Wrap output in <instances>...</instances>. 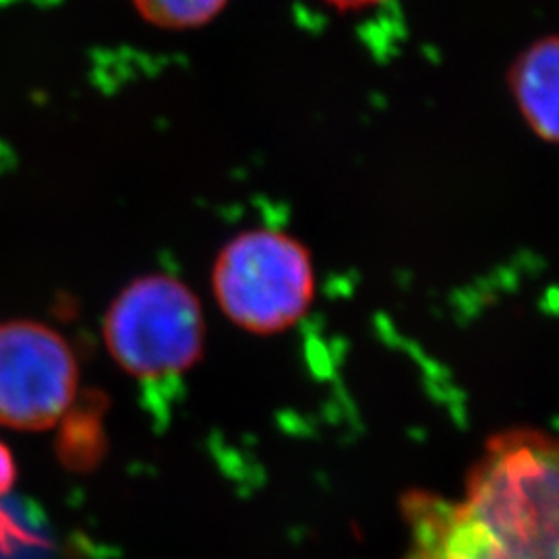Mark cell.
<instances>
[{"label":"cell","instance_id":"obj_1","mask_svg":"<svg viewBox=\"0 0 559 559\" xmlns=\"http://www.w3.org/2000/svg\"><path fill=\"white\" fill-rule=\"evenodd\" d=\"M404 519V559H559V438L496 436L462 500L415 491Z\"/></svg>","mask_w":559,"mask_h":559},{"label":"cell","instance_id":"obj_8","mask_svg":"<svg viewBox=\"0 0 559 559\" xmlns=\"http://www.w3.org/2000/svg\"><path fill=\"white\" fill-rule=\"evenodd\" d=\"M330 7H334L340 13H357V11H367L373 7H380L388 0H325Z\"/></svg>","mask_w":559,"mask_h":559},{"label":"cell","instance_id":"obj_6","mask_svg":"<svg viewBox=\"0 0 559 559\" xmlns=\"http://www.w3.org/2000/svg\"><path fill=\"white\" fill-rule=\"evenodd\" d=\"M228 0H133L141 17L164 29H193L216 20Z\"/></svg>","mask_w":559,"mask_h":559},{"label":"cell","instance_id":"obj_2","mask_svg":"<svg viewBox=\"0 0 559 559\" xmlns=\"http://www.w3.org/2000/svg\"><path fill=\"white\" fill-rule=\"evenodd\" d=\"M104 342L135 380L179 378L198 365L205 348L200 299L185 282L166 274L133 280L106 311Z\"/></svg>","mask_w":559,"mask_h":559},{"label":"cell","instance_id":"obj_5","mask_svg":"<svg viewBox=\"0 0 559 559\" xmlns=\"http://www.w3.org/2000/svg\"><path fill=\"white\" fill-rule=\"evenodd\" d=\"M508 87L526 127L559 145V34L528 44L508 71Z\"/></svg>","mask_w":559,"mask_h":559},{"label":"cell","instance_id":"obj_3","mask_svg":"<svg viewBox=\"0 0 559 559\" xmlns=\"http://www.w3.org/2000/svg\"><path fill=\"white\" fill-rule=\"evenodd\" d=\"M212 288L228 320L253 334H276L305 316L313 267L299 240L280 230H247L216 258Z\"/></svg>","mask_w":559,"mask_h":559},{"label":"cell","instance_id":"obj_4","mask_svg":"<svg viewBox=\"0 0 559 559\" xmlns=\"http://www.w3.org/2000/svg\"><path fill=\"white\" fill-rule=\"evenodd\" d=\"M73 348L38 321L0 323V425L44 431L59 423L78 392Z\"/></svg>","mask_w":559,"mask_h":559},{"label":"cell","instance_id":"obj_7","mask_svg":"<svg viewBox=\"0 0 559 559\" xmlns=\"http://www.w3.org/2000/svg\"><path fill=\"white\" fill-rule=\"evenodd\" d=\"M17 480V466L11 450L7 448V443L0 440V500L13 489Z\"/></svg>","mask_w":559,"mask_h":559}]
</instances>
